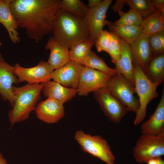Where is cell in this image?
Instances as JSON below:
<instances>
[{
  "mask_svg": "<svg viewBox=\"0 0 164 164\" xmlns=\"http://www.w3.org/2000/svg\"><path fill=\"white\" fill-rule=\"evenodd\" d=\"M159 164H164V161L161 159V157L157 158Z\"/></svg>",
  "mask_w": 164,
  "mask_h": 164,
  "instance_id": "cell-37",
  "label": "cell"
},
{
  "mask_svg": "<svg viewBox=\"0 0 164 164\" xmlns=\"http://www.w3.org/2000/svg\"><path fill=\"white\" fill-rule=\"evenodd\" d=\"M35 111L38 119L49 124L57 122L65 114L63 104L50 98L39 102Z\"/></svg>",
  "mask_w": 164,
  "mask_h": 164,
  "instance_id": "cell-14",
  "label": "cell"
},
{
  "mask_svg": "<svg viewBox=\"0 0 164 164\" xmlns=\"http://www.w3.org/2000/svg\"><path fill=\"white\" fill-rule=\"evenodd\" d=\"M112 76L84 66L80 72L77 93L80 96H86L90 93L105 87Z\"/></svg>",
  "mask_w": 164,
  "mask_h": 164,
  "instance_id": "cell-9",
  "label": "cell"
},
{
  "mask_svg": "<svg viewBox=\"0 0 164 164\" xmlns=\"http://www.w3.org/2000/svg\"><path fill=\"white\" fill-rule=\"evenodd\" d=\"M89 9L80 0H62L60 10L68 12L77 17L85 18Z\"/></svg>",
  "mask_w": 164,
  "mask_h": 164,
  "instance_id": "cell-26",
  "label": "cell"
},
{
  "mask_svg": "<svg viewBox=\"0 0 164 164\" xmlns=\"http://www.w3.org/2000/svg\"><path fill=\"white\" fill-rule=\"evenodd\" d=\"M60 0H10L9 7L18 27L38 43L52 34L55 17L61 9Z\"/></svg>",
  "mask_w": 164,
  "mask_h": 164,
  "instance_id": "cell-1",
  "label": "cell"
},
{
  "mask_svg": "<svg viewBox=\"0 0 164 164\" xmlns=\"http://www.w3.org/2000/svg\"><path fill=\"white\" fill-rule=\"evenodd\" d=\"M112 0H104L96 7L89 9L85 18L88 26L89 38L94 43L103 27L106 25V14Z\"/></svg>",
  "mask_w": 164,
  "mask_h": 164,
  "instance_id": "cell-11",
  "label": "cell"
},
{
  "mask_svg": "<svg viewBox=\"0 0 164 164\" xmlns=\"http://www.w3.org/2000/svg\"><path fill=\"white\" fill-rule=\"evenodd\" d=\"M43 84H27L21 87L12 86L14 105L9 113L11 126L28 119L30 112L36 110Z\"/></svg>",
  "mask_w": 164,
  "mask_h": 164,
  "instance_id": "cell-3",
  "label": "cell"
},
{
  "mask_svg": "<svg viewBox=\"0 0 164 164\" xmlns=\"http://www.w3.org/2000/svg\"><path fill=\"white\" fill-rule=\"evenodd\" d=\"M126 0H116L115 3L112 6L113 10L114 12H118L121 10L125 4Z\"/></svg>",
  "mask_w": 164,
  "mask_h": 164,
  "instance_id": "cell-33",
  "label": "cell"
},
{
  "mask_svg": "<svg viewBox=\"0 0 164 164\" xmlns=\"http://www.w3.org/2000/svg\"><path fill=\"white\" fill-rule=\"evenodd\" d=\"M94 97L105 115L111 121L118 123L128 112V108L112 94L106 87L94 92Z\"/></svg>",
  "mask_w": 164,
  "mask_h": 164,
  "instance_id": "cell-8",
  "label": "cell"
},
{
  "mask_svg": "<svg viewBox=\"0 0 164 164\" xmlns=\"http://www.w3.org/2000/svg\"><path fill=\"white\" fill-rule=\"evenodd\" d=\"M121 101L129 111L136 113L140 106L139 100L135 96V87L122 74L117 73L108 81L105 86Z\"/></svg>",
  "mask_w": 164,
  "mask_h": 164,
  "instance_id": "cell-7",
  "label": "cell"
},
{
  "mask_svg": "<svg viewBox=\"0 0 164 164\" xmlns=\"http://www.w3.org/2000/svg\"><path fill=\"white\" fill-rule=\"evenodd\" d=\"M14 66L19 83L26 81L29 84L44 83L50 80L49 76L54 70L47 62L43 60L32 67L25 68L18 63Z\"/></svg>",
  "mask_w": 164,
  "mask_h": 164,
  "instance_id": "cell-10",
  "label": "cell"
},
{
  "mask_svg": "<svg viewBox=\"0 0 164 164\" xmlns=\"http://www.w3.org/2000/svg\"><path fill=\"white\" fill-rule=\"evenodd\" d=\"M18 84L14 67L6 63L0 53V95L4 100H8L12 107L14 105L12 84Z\"/></svg>",
  "mask_w": 164,
  "mask_h": 164,
  "instance_id": "cell-13",
  "label": "cell"
},
{
  "mask_svg": "<svg viewBox=\"0 0 164 164\" xmlns=\"http://www.w3.org/2000/svg\"><path fill=\"white\" fill-rule=\"evenodd\" d=\"M10 1L0 0V23L7 30L11 41L16 44L19 42L20 38L17 31V23L10 9Z\"/></svg>",
  "mask_w": 164,
  "mask_h": 164,
  "instance_id": "cell-20",
  "label": "cell"
},
{
  "mask_svg": "<svg viewBox=\"0 0 164 164\" xmlns=\"http://www.w3.org/2000/svg\"><path fill=\"white\" fill-rule=\"evenodd\" d=\"M134 157L138 163L164 155V132L157 135L142 134L133 150Z\"/></svg>",
  "mask_w": 164,
  "mask_h": 164,
  "instance_id": "cell-5",
  "label": "cell"
},
{
  "mask_svg": "<svg viewBox=\"0 0 164 164\" xmlns=\"http://www.w3.org/2000/svg\"><path fill=\"white\" fill-rule=\"evenodd\" d=\"M152 1L155 8L164 14V0H152Z\"/></svg>",
  "mask_w": 164,
  "mask_h": 164,
  "instance_id": "cell-32",
  "label": "cell"
},
{
  "mask_svg": "<svg viewBox=\"0 0 164 164\" xmlns=\"http://www.w3.org/2000/svg\"><path fill=\"white\" fill-rule=\"evenodd\" d=\"M111 34V41L107 52L110 55L112 62L115 63L120 57L121 45L120 38L112 33Z\"/></svg>",
  "mask_w": 164,
  "mask_h": 164,
  "instance_id": "cell-30",
  "label": "cell"
},
{
  "mask_svg": "<svg viewBox=\"0 0 164 164\" xmlns=\"http://www.w3.org/2000/svg\"><path fill=\"white\" fill-rule=\"evenodd\" d=\"M133 64L135 92L139 97L140 104L134 123L135 125H137L145 118L148 104L158 97L157 88L159 85L151 82L140 66L133 63Z\"/></svg>",
  "mask_w": 164,
  "mask_h": 164,
  "instance_id": "cell-4",
  "label": "cell"
},
{
  "mask_svg": "<svg viewBox=\"0 0 164 164\" xmlns=\"http://www.w3.org/2000/svg\"><path fill=\"white\" fill-rule=\"evenodd\" d=\"M140 26L142 33L148 36L164 30V14L156 10L143 18Z\"/></svg>",
  "mask_w": 164,
  "mask_h": 164,
  "instance_id": "cell-23",
  "label": "cell"
},
{
  "mask_svg": "<svg viewBox=\"0 0 164 164\" xmlns=\"http://www.w3.org/2000/svg\"><path fill=\"white\" fill-rule=\"evenodd\" d=\"M106 25L111 33L124 39L130 44L134 42L142 33L140 26H119L107 20Z\"/></svg>",
  "mask_w": 164,
  "mask_h": 164,
  "instance_id": "cell-22",
  "label": "cell"
},
{
  "mask_svg": "<svg viewBox=\"0 0 164 164\" xmlns=\"http://www.w3.org/2000/svg\"><path fill=\"white\" fill-rule=\"evenodd\" d=\"M1 45H2V43L1 42H0V46Z\"/></svg>",
  "mask_w": 164,
  "mask_h": 164,
  "instance_id": "cell-38",
  "label": "cell"
},
{
  "mask_svg": "<svg viewBox=\"0 0 164 164\" xmlns=\"http://www.w3.org/2000/svg\"><path fill=\"white\" fill-rule=\"evenodd\" d=\"M111 37V33L107 30H103L100 32L94 44L98 52H107Z\"/></svg>",
  "mask_w": 164,
  "mask_h": 164,
  "instance_id": "cell-31",
  "label": "cell"
},
{
  "mask_svg": "<svg viewBox=\"0 0 164 164\" xmlns=\"http://www.w3.org/2000/svg\"><path fill=\"white\" fill-rule=\"evenodd\" d=\"M43 84L42 90L44 96L63 104L71 100L77 93L76 89L65 87L53 80Z\"/></svg>",
  "mask_w": 164,
  "mask_h": 164,
  "instance_id": "cell-18",
  "label": "cell"
},
{
  "mask_svg": "<svg viewBox=\"0 0 164 164\" xmlns=\"http://www.w3.org/2000/svg\"><path fill=\"white\" fill-rule=\"evenodd\" d=\"M102 1V0H88V6L89 9L94 8L99 5Z\"/></svg>",
  "mask_w": 164,
  "mask_h": 164,
  "instance_id": "cell-34",
  "label": "cell"
},
{
  "mask_svg": "<svg viewBox=\"0 0 164 164\" xmlns=\"http://www.w3.org/2000/svg\"><path fill=\"white\" fill-rule=\"evenodd\" d=\"M84 66L70 60L64 66L53 70L49 79L62 86L76 89L81 71Z\"/></svg>",
  "mask_w": 164,
  "mask_h": 164,
  "instance_id": "cell-12",
  "label": "cell"
},
{
  "mask_svg": "<svg viewBox=\"0 0 164 164\" xmlns=\"http://www.w3.org/2000/svg\"><path fill=\"white\" fill-rule=\"evenodd\" d=\"M121 51L120 57L114 63L118 73L123 75L135 87L132 58L130 44L120 38Z\"/></svg>",
  "mask_w": 164,
  "mask_h": 164,
  "instance_id": "cell-17",
  "label": "cell"
},
{
  "mask_svg": "<svg viewBox=\"0 0 164 164\" xmlns=\"http://www.w3.org/2000/svg\"><path fill=\"white\" fill-rule=\"evenodd\" d=\"M75 138L83 151L97 157L107 164H114L115 158L106 140L100 135L91 136L80 130L77 131Z\"/></svg>",
  "mask_w": 164,
  "mask_h": 164,
  "instance_id": "cell-6",
  "label": "cell"
},
{
  "mask_svg": "<svg viewBox=\"0 0 164 164\" xmlns=\"http://www.w3.org/2000/svg\"><path fill=\"white\" fill-rule=\"evenodd\" d=\"M152 83L159 85L164 80V53L153 56L143 71Z\"/></svg>",
  "mask_w": 164,
  "mask_h": 164,
  "instance_id": "cell-21",
  "label": "cell"
},
{
  "mask_svg": "<svg viewBox=\"0 0 164 164\" xmlns=\"http://www.w3.org/2000/svg\"><path fill=\"white\" fill-rule=\"evenodd\" d=\"M125 4L137 11L143 18L157 10L154 7L152 0H126Z\"/></svg>",
  "mask_w": 164,
  "mask_h": 164,
  "instance_id": "cell-28",
  "label": "cell"
},
{
  "mask_svg": "<svg viewBox=\"0 0 164 164\" xmlns=\"http://www.w3.org/2000/svg\"><path fill=\"white\" fill-rule=\"evenodd\" d=\"M118 12L120 18L113 22L115 25L139 26L143 19L142 16L138 12L130 8L126 12H124L122 10Z\"/></svg>",
  "mask_w": 164,
  "mask_h": 164,
  "instance_id": "cell-27",
  "label": "cell"
},
{
  "mask_svg": "<svg viewBox=\"0 0 164 164\" xmlns=\"http://www.w3.org/2000/svg\"><path fill=\"white\" fill-rule=\"evenodd\" d=\"M147 164H159L157 158L150 159L146 163Z\"/></svg>",
  "mask_w": 164,
  "mask_h": 164,
  "instance_id": "cell-35",
  "label": "cell"
},
{
  "mask_svg": "<svg viewBox=\"0 0 164 164\" xmlns=\"http://www.w3.org/2000/svg\"><path fill=\"white\" fill-rule=\"evenodd\" d=\"M7 161L1 153H0V164H6Z\"/></svg>",
  "mask_w": 164,
  "mask_h": 164,
  "instance_id": "cell-36",
  "label": "cell"
},
{
  "mask_svg": "<svg viewBox=\"0 0 164 164\" xmlns=\"http://www.w3.org/2000/svg\"><path fill=\"white\" fill-rule=\"evenodd\" d=\"M130 46L133 63L140 66L144 71L152 57L149 44L148 36L141 33Z\"/></svg>",
  "mask_w": 164,
  "mask_h": 164,
  "instance_id": "cell-15",
  "label": "cell"
},
{
  "mask_svg": "<svg viewBox=\"0 0 164 164\" xmlns=\"http://www.w3.org/2000/svg\"><path fill=\"white\" fill-rule=\"evenodd\" d=\"M83 65L112 76L118 73L115 68H111L109 67L103 58L99 56L95 52L92 51L84 59Z\"/></svg>",
  "mask_w": 164,
  "mask_h": 164,
  "instance_id": "cell-25",
  "label": "cell"
},
{
  "mask_svg": "<svg viewBox=\"0 0 164 164\" xmlns=\"http://www.w3.org/2000/svg\"><path fill=\"white\" fill-rule=\"evenodd\" d=\"M45 48L50 51L47 62L53 70L63 67L70 60L69 50L60 45L53 36L50 37Z\"/></svg>",
  "mask_w": 164,
  "mask_h": 164,
  "instance_id": "cell-19",
  "label": "cell"
},
{
  "mask_svg": "<svg viewBox=\"0 0 164 164\" xmlns=\"http://www.w3.org/2000/svg\"><path fill=\"white\" fill-rule=\"evenodd\" d=\"M53 34L60 45L69 50L79 42L89 38L85 18L61 10L54 19Z\"/></svg>",
  "mask_w": 164,
  "mask_h": 164,
  "instance_id": "cell-2",
  "label": "cell"
},
{
  "mask_svg": "<svg viewBox=\"0 0 164 164\" xmlns=\"http://www.w3.org/2000/svg\"><path fill=\"white\" fill-rule=\"evenodd\" d=\"M142 134L158 135L164 132V89L153 114L141 125Z\"/></svg>",
  "mask_w": 164,
  "mask_h": 164,
  "instance_id": "cell-16",
  "label": "cell"
},
{
  "mask_svg": "<svg viewBox=\"0 0 164 164\" xmlns=\"http://www.w3.org/2000/svg\"><path fill=\"white\" fill-rule=\"evenodd\" d=\"M148 41L152 57L164 53V30L148 36Z\"/></svg>",
  "mask_w": 164,
  "mask_h": 164,
  "instance_id": "cell-29",
  "label": "cell"
},
{
  "mask_svg": "<svg viewBox=\"0 0 164 164\" xmlns=\"http://www.w3.org/2000/svg\"><path fill=\"white\" fill-rule=\"evenodd\" d=\"M94 44L89 38L77 43L69 50L70 60L83 65L84 59L92 51Z\"/></svg>",
  "mask_w": 164,
  "mask_h": 164,
  "instance_id": "cell-24",
  "label": "cell"
}]
</instances>
